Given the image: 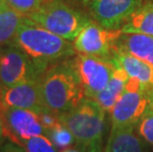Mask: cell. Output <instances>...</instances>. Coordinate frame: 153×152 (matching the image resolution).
<instances>
[{
    "instance_id": "obj_2",
    "label": "cell",
    "mask_w": 153,
    "mask_h": 152,
    "mask_svg": "<svg viewBox=\"0 0 153 152\" xmlns=\"http://www.w3.org/2000/svg\"><path fill=\"white\" fill-rule=\"evenodd\" d=\"M40 84L45 107L57 116L68 112L85 98L72 57L51 65Z\"/></svg>"
},
{
    "instance_id": "obj_21",
    "label": "cell",
    "mask_w": 153,
    "mask_h": 152,
    "mask_svg": "<svg viewBox=\"0 0 153 152\" xmlns=\"http://www.w3.org/2000/svg\"><path fill=\"white\" fill-rule=\"evenodd\" d=\"M45 0H4L9 7L27 17L40 8Z\"/></svg>"
},
{
    "instance_id": "obj_7",
    "label": "cell",
    "mask_w": 153,
    "mask_h": 152,
    "mask_svg": "<svg viewBox=\"0 0 153 152\" xmlns=\"http://www.w3.org/2000/svg\"><path fill=\"white\" fill-rule=\"evenodd\" d=\"M123 34L120 29L110 30L91 18L73 41V46L77 53L113 59Z\"/></svg>"
},
{
    "instance_id": "obj_26",
    "label": "cell",
    "mask_w": 153,
    "mask_h": 152,
    "mask_svg": "<svg viewBox=\"0 0 153 152\" xmlns=\"http://www.w3.org/2000/svg\"><path fill=\"white\" fill-rule=\"evenodd\" d=\"M61 152H81L77 147H70V148H67V149L61 151Z\"/></svg>"
},
{
    "instance_id": "obj_8",
    "label": "cell",
    "mask_w": 153,
    "mask_h": 152,
    "mask_svg": "<svg viewBox=\"0 0 153 152\" xmlns=\"http://www.w3.org/2000/svg\"><path fill=\"white\" fill-rule=\"evenodd\" d=\"M85 98L94 99L108 85L115 70L113 59L77 53L72 57Z\"/></svg>"
},
{
    "instance_id": "obj_29",
    "label": "cell",
    "mask_w": 153,
    "mask_h": 152,
    "mask_svg": "<svg viewBox=\"0 0 153 152\" xmlns=\"http://www.w3.org/2000/svg\"><path fill=\"white\" fill-rule=\"evenodd\" d=\"M146 1H147V2H152L153 3V0H146Z\"/></svg>"
},
{
    "instance_id": "obj_4",
    "label": "cell",
    "mask_w": 153,
    "mask_h": 152,
    "mask_svg": "<svg viewBox=\"0 0 153 152\" xmlns=\"http://www.w3.org/2000/svg\"><path fill=\"white\" fill-rule=\"evenodd\" d=\"M41 27L73 42L91 18L63 0H45L38 10L27 16Z\"/></svg>"
},
{
    "instance_id": "obj_15",
    "label": "cell",
    "mask_w": 153,
    "mask_h": 152,
    "mask_svg": "<svg viewBox=\"0 0 153 152\" xmlns=\"http://www.w3.org/2000/svg\"><path fill=\"white\" fill-rule=\"evenodd\" d=\"M104 152H146V148L134 128H128L111 130Z\"/></svg>"
},
{
    "instance_id": "obj_14",
    "label": "cell",
    "mask_w": 153,
    "mask_h": 152,
    "mask_svg": "<svg viewBox=\"0 0 153 152\" xmlns=\"http://www.w3.org/2000/svg\"><path fill=\"white\" fill-rule=\"evenodd\" d=\"M128 80V76L126 71L115 63V70L112 74L108 85L93 100H95L106 113H111L114 106L125 92Z\"/></svg>"
},
{
    "instance_id": "obj_16",
    "label": "cell",
    "mask_w": 153,
    "mask_h": 152,
    "mask_svg": "<svg viewBox=\"0 0 153 152\" xmlns=\"http://www.w3.org/2000/svg\"><path fill=\"white\" fill-rule=\"evenodd\" d=\"M123 34L153 36V3L147 2L139 7L122 27Z\"/></svg>"
},
{
    "instance_id": "obj_28",
    "label": "cell",
    "mask_w": 153,
    "mask_h": 152,
    "mask_svg": "<svg viewBox=\"0 0 153 152\" xmlns=\"http://www.w3.org/2000/svg\"><path fill=\"white\" fill-rule=\"evenodd\" d=\"M149 109L151 110V111H153V97L151 99V102H150V106H149Z\"/></svg>"
},
{
    "instance_id": "obj_20",
    "label": "cell",
    "mask_w": 153,
    "mask_h": 152,
    "mask_svg": "<svg viewBox=\"0 0 153 152\" xmlns=\"http://www.w3.org/2000/svg\"><path fill=\"white\" fill-rule=\"evenodd\" d=\"M21 146L27 152H57L56 148L45 135H39L23 141Z\"/></svg>"
},
{
    "instance_id": "obj_13",
    "label": "cell",
    "mask_w": 153,
    "mask_h": 152,
    "mask_svg": "<svg viewBox=\"0 0 153 152\" xmlns=\"http://www.w3.org/2000/svg\"><path fill=\"white\" fill-rule=\"evenodd\" d=\"M116 48L153 66V36L123 34Z\"/></svg>"
},
{
    "instance_id": "obj_27",
    "label": "cell",
    "mask_w": 153,
    "mask_h": 152,
    "mask_svg": "<svg viewBox=\"0 0 153 152\" xmlns=\"http://www.w3.org/2000/svg\"><path fill=\"white\" fill-rule=\"evenodd\" d=\"M4 0H0V11L2 10V8H3V5H4Z\"/></svg>"
},
{
    "instance_id": "obj_11",
    "label": "cell",
    "mask_w": 153,
    "mask_h": 152,
    "mask_svg": "<svg viewBox=\"0 0 153 152\" xmlns=\"http://www.w3.org/2000/svg\"><path fill=\"white\" fill-rule=\"evenodd\" d=\"M40 82L41 79L10 87L0 86V107L31 110L38 114L48 110L43 102Z\"/></svg>"
},
{
    "instance_id": "obj_5",
    "label": "cell",
    "mask_w": 153,
    "mask_h": 152,
    "mask_svg": "<svg viewBox=\"0 0 153 152\" xmlns=\"http://www.w3.org/2000/svg\"><path fill=\"white\" fill-rule=\"evenodd\" d=\"M153 91L137 80L128 78L126 90L111 111V130L135 128L149 109Z\"/></svg>"
},
{
    "instance_id": "obj_17",
    "label": "cell",
    "mask_w": 153,
    "mask_h": 152,
    "mask_svg": "<svg viewBox=\"0 0 153 152\" xmlns=\"http://www.w3.org/2000/svg\"><path fill=\"white\" fill-rule=\"evenodd\" d=\"M26 17L4 3L0 11V46L6 47L12 44L19 27Z\"/></svg>"
},
{
    "instance_id": "obj_22",
    "label": "cell",
    "mask_w": 153,
    "mask_h": 152,
    "mask_svg": "<svg viewBox=\"0 0 153 152\" xmlns=\"http://www.w3.org/2000/svg\"><path fill=\"white\" fill-rule=\"evenodd\" d=\"M0 152H27L25 148L11 140L6 141L0 147Z\"/></svg>"
},
{
    "instance_id": "obj_1",
    "label": "cell",
    "mask_w": 153,
    "mask_h": 152,
    "mask_svg": "<svg viewBox=\"0 0 153 152\" xmlns=\"http://www.w3.org/2000/svg\"><path fill=\"white\" fill-rule=\"evenodd\" d=\"M47 70L51 65L73 57L76 51L73 42L51 33L26 17L12 44Z\"/></svg>"
},
{
    "instance_id": "obj_23",
    "label": "cell",
    "mask_w": 153,
    "mask_h": 152,
    "mask_svg": "<svg viewBox=\"0 0 153 152\" xmlns=\"http://www.w3.org/2000/svg\"><path fill=\"white\" fill-rule=\"evenodd\" d=\"M85 152H104L103 151V140L95 142L87 148Z\"/></svg>"
},
{
    "instance_id": "obj_9",
    "label": "cell",
    "mask_w": 153,
    "mask_h": 152,
    "mask_svg": "<svg viewBox=\"0 0 153 152\" xmlns=\"http://www.w3.org/2000/svg\"><path fill=\"white\" fill-rule=\"evenodd\" d=\"M143 4V0H88L93 20L110 30H119Z\"/></svg>"
},
{
    "instance_id": "obj_12",
    "label": "cell",
    "mask_w": 153,
    "mask_h": 152,
    "mask_svg": "<svg viewBox=\"0 0 153 152\" xmlns=\"http://www.w3.org/2000/svg\"><path fill=\"white\" fill-rule=\"evenodd\" d=\"M113 61L126 71L128 78L137 80L153 91V66L117 48L114 53Z\"/></svg>"
},
{
    "instance_id": "obj_25",
    "label": "cell",
    "mask_w": 153,
    "mask_h": 152,
    "mask_svg": "<svg viewBox=\"0 0 153 152\" xmlns=\"http://www.w3.org/2000/svg\"><path fill=\"white\" fill-rule=\"evenodd\" d=\"M72 2L74 3H77V4H80V5H83V6H86L88 0H71Z\"/></svg>"
},
{
    "instance_id": "obj_18",
    "label": "cell",
    "mask_w": 153,
    "mask_h": 152,
    "mask_svg": "<svg viewBox=\"0 0 153 152\" xmlns=\"http://www.w3.org/2000/svg\"><path fill=\"white\" fill-rule=\"evenodd\" d=\"M45 136L51 141L56 150L60 152L67 148H70L73 144H75V138L73 134L60 122L53 128L48 129Z\"/></svg>"
},
{
    "instance_id": "obj_24",
    "label": "cell",
    "mask_w": 153,
    "mask_h": 152,
    "mask_svg": "<svg viewBox=\"0 0 153 152\" xmlns=\"http://www.w3.org/2000/svg\"><path fill=\"white\" fill-rule=\"evenodd\" d=\"M6 136H7L6 128H5V125H4V122H3V121H2L1 114H0V147H1L2 144L4 143V139H5Z\"/></svg>"
},
{
    "instance_id": "obj_6",
    "label": "cell",
    "mask_w": 153,
    "mask_h": 152,
    "mask_svg": "<svg viewBox=\"0 0 153 152\" xmlns=\"http://www.w3.org/2000/svg\"><path fill=\"white\" fill-rule=\"evenodd\" d=\"M45 72L44 68L18 47L14 46L2 47L0 53V86L10 87L39 80Z\"/></svg>"
},
{
    "instance_id": "obj_3",
    "label": "cell",
    "mask_w": 153,
    "mask_h": 152,
    "mask_svg": "<svg viewBox=\"0 0 153 152\" xmlns=\"http://www.w3.org/2000/svg\"><path fill=\"white\" fill-rule=\"evenodd\" d=\"M106 114L95 100L84 98L74 108L58 116V119L73 134L75 146L85 152L90 145L103 140Z\"/></svg>"
},
{
    "instance_id": "obj_10",
    "label": "cell",
    "mask_w": 153,
    "mask_h": 152,
    "mask_svg": "<svg viewBox=\"0 0 153 152\" xmlns=\"http://www.w3.org/2000/svg\"><path fill=\"white\" fill-rule=\"evenodd\" d=\"M0 114L7 136L15 143L21 145L23 141L32 137L45 135V128L38 113L31 110L0 107Z\"/></svg>"
},
{
    "instance_id": "obj_19",
    "label": "cell",
    "mask_w": 153,
    "mask_h": 152,
    "mask_svg": "<svg viewBox=\"0 0 153 152\" xmlns=\"http://www.w3.org/2000/svg\"><path fill=\"white\" fill-rule=\"evenodd\" d=\"M135 132L144 142L153 146V111L148 109L135 125Z\"/></svg>"
},
{
    "instance_id": "obj_30",
    "label": "cell",
    "mask_w": 153,
    "mask_h": 152,
    "mask_svg": "<svg viewBox=\"0 0 153 152\" xmlns=\"http://www.w3.org/2000/svg\"><path fill=\"white\" fill-rule=\"evenodd\" d=\"M2 47H1V46H0V53H1V50H2Z\"/></svg>"
}]
</instances>
